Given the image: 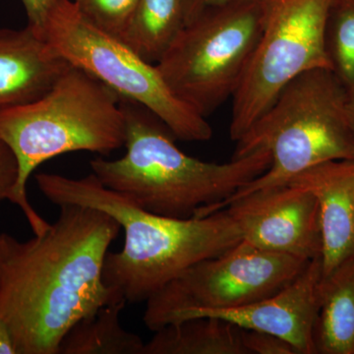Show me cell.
Instances as JSON below:
<instances>
[{"label": "cell", "instance_id": "obj_7", "mask_svg": "<svg viewBox=\"0 0 354 354\" xmlns=\"http://www.w3.org/2000/svg\"><path fill=\"white\" fill-rule=\"evenodd\" d=\"M41 37L72 66L95 77L120 97L152 111L176 139L204 142L213 137L206 118L171 92L157 65L140 57L120 39L91 24L73 1L53 2Z\"/></svg>", "mask_w": 354, "mask_h": 354}, {"label": "cell", "instance_id": "obj_5", "mask_svg": "<svg viewBox=\"0 0 354 354\" xmlns=\"http://www.w3.org/2000/svg\"><path fill=\"white\" fill-rule=\"evenodd\" d=\"M232 158L257 151L271 156L269 169L207 212L221 211L253 191L285 185L330 160H354L349 93L330 69L309 70L291 80L237 140Z\"/></svg>", "mask_w": 354, "mask_h": 354}, {"label": "cell", "instance_id": "obj_22", "mask_svg": "<svg viewBox=\"0 0 354 354\" xmlns=\"http://www.w3.org/2000/svg\"><path fill=\"white\" fill-rule=\"evenodd\" d=\"M55 0H22L28 16V26L41 37L46 14Z\"/></svg>", "mask_w": 354, "mask_h": 354}, {"label": "cell", "instance_id": "obj_15", "mask_svg": "<svg viewBox=\"0 0 354 354\" xmlns=\"http://www.w3.org/2000/svg\"><path fill=\"white\" fill-rule=\"evenodd\" d=\"M143 354H247L241 329L214 317L167 325L145 342Z\"/></svg>", "mask_w": 354, "mask_h": 354}, {"label": "cell", "instance_id": "obj_24", "mask_svg": "<svg viewBox=\"0 0 354 354\" xmlns=\"http://www.w3.org/2000/svg\"><path fill=\"white\" fill-rule=\"evenodd\" d=\"M0 354H18L12 332L6 321L0 318Z\"/></svg>", "mask_w": 354, "mask_h": 354}, {"label": "cell", "instance_id": "obj_8", "mask_svg": "<svg viewBox=\"0 0 354 354\" xmlns=\"http://www.w3.org/2000/svg\"><path fill=\"white\" fill-rule=\"evenodd\" d=\"M309 261L243 241L200 261L147 299L143 320L156 332L205 312L253 304L290 285Z\"/></svg>", "mask_w": 354, "mask_h": 354}, {"label": "cell", "instance_id": "obj_2", "mask_svg": "<svg viewBox=\"0 0 354 354\" xmlns=\"http://www.w3.org/2000/svg\"><path fill=\"white\" fill-rule=\"evenodd\" d=\"M35 179L53 204L100 209L120 223L124 244L118 252L106 254L102 281L127 304L146 302L191 266L242 241L239 225L225 209L202 218H171L140 208L93 172L82 178L41 172Z\"/></svg>", "mask_w": 354, "mask_h": 354}, {"label": "cell", "instance_id": "obj_9", "mask_svg": "<svg viewBox=\"0 0 354 354\" xmlns=\"http://www.w3.org/2000/svg\"><path fill=\"white\" fill-rule=\"evenodd\" d=\"M259 39L232 97L230 136L237 141L281 90L309 70L330 69L326 26L333 0H258Z\"/></svg>", "mask_w": 354, "mask_h": 354}, {"label": "cell", "instance_id": "obj_1", "mask_svg": "<svg viewBox=\"0 0 354 354\" xmlns=\"http://www.w3.org/2000/svg\"><path fill=\"white\" fill-rule=\"evenodd\" d=\"M59 207L57 220L43 234L20 241L0 234V318L10 328L18 354H58L75 324L123 301L102 281L120 223L90 207Z\"/></svg>", "mask_w": 354, "mask_h": 354}, {"label": "cell", "instance_id": "obj_10", "mask_svg": "<svg viewBox=\"0 0 354 354\" xmlns=\"http://www.w3.org/2000/svg\"><path fill=\"white\" fill-rule=\"evenodd\" d=\"M225 209L253 246L305 261L322 255L318 202L304 187L288 183L253 191Z\"/></svg>", "mask_w": 354, "mask_h": 354}, {"label": "cell", "instance_id": "obj_12", "mask_svg": "<svg viewBox=\"0 0 354 354\" xmlns=\"http://www.w3.org/2000/svg\"><path fill=\"white\" fill-rule=\"evenodd\" d=\"M318 202L322 278L354 255V160H330L291 179Z\"/></svg>", "mask_w": 354, "mask_h": 354}, {"label": "cell", "instance_id": "obj_4", "mask_svg": "<svg viewBox=\"0 0 354 354\" xmlns=\"http://www.w3.org/2000/svg\"><path fill=\"white\" fill-rule=\"evenodd\" d=\"M125 138L120 95L72 65L39 99L0 113V140L12 150L19 169L11 202L22 209L35 235L50 225L27 197L26 187L35 169L64 153L108 156L124 147Z\"/></svg>", "mask_w": 354, "mask_h": 354}, {"label": "cell", "instance_id": "obj_25", "mask_svg": "<svg viewBox=\"0 0 354 354\" xmlns=\"http://www.w3.org/2000/svg\"><path fill=\"white\" fill-rule=\"evenodd\" d=\"M349 93V111H351V122L354 130V90Z\"/></svg>", "mask_w": 354, "mask_h": 354}, {"label": "cell", "instance_id": "obj_18", "mask_svg": "<svg viewBox=\"0 0 354 354\" xmlns=\"http://www.w3.org/2000/svg\"><path fill=\"white\" fill-rule=\"evenodd\" d=\"M325 41L330 70L351 92L354 90V0H333Z\"/></svg>", "mask_w": 354, "mask_h": 354}, {"label": "cell", "instance_id": "obj_19", "mask_svg": "<svg viewBox=\"0 0 354 354\" xmlns=\"http://www.w3.org/2000/svg\"><path fill=\"white\" fill-rule=\"evenodd\" d=\"M77 10L91 24L120 39L139 0H74Z\"/></svg>", "mask_w": 354, "mask_h": 354}, {"label": "cell", "instance_id": "obj_16", "mask_svg": "<svg viewBox=\"0 0 354 354\" xmlns=\"http://www.w3.org/2000/svg\"><path fill=\"white\" fill-rule=\"evenodd\" d=\"M185 24V0H139L120 39L157 64Z\"/></svg>", "mask_w": 354, "mask_h": 354}, {"label": "cell", "instance_id": "obj_6", "mask_svg": "<svg viewBox=\"0 0 354 354\" xmlns=\"http://www.w3.org/2000/svg\"><path fill=\"white\" fill-rule=\"evenodd\" d=\"M261 29L258 0L208 9L184 26L156 65L171 92L206 118L234 97Z\"/></svg>", "mask_w": 354, "mask_h": 354}, {"label": "cell", "instance_id": "obj_11", "mask_svg": "<svg viewBox=\"0 0 354 354\" xmlns=\"http://www.w3.org/2000/svg\"><path fill=\"white\" fill-rule=\"evenodd\" d=\"M322 279L321 257L309 261L304 271L271 297L234 308L205 312L244 330L281 337L299 354H317L314 330L319 310V286Z\"/></svg>", "mask_w": 354, "mask_h": 354}, {"label": "cell", "instance_id": "obj_21", "mask_svg": "<svg viewBox=\"0 0 354 354\" xmlns=\"http://www.w3.org/2000/svg\"><path fill=\"white\" fill-rule=\"evenodd\" d=\"M18 174L17 158L12 150L0 140V204L4 200H12Z\"/></svg>", "mask_w": 354, "mask_h": 354}, {"label": "cell", "instance_id": "obj_14", "mask_svg": "<svg viewBox=\"0 0 354 354\" xmlns=\"http://www.w3.org/2000/svg\"><path fill=\"white\" fill-rule=\"evenodd\" d=\"M316 353L354 354V255L321 279Z\"/></svg>", "mask_w": 354, "mask_h": 354}, {"label": "cell", "instance_id": "obj_13", "mask_svg": "<svg viewBox=\"0 0 354 354\" xmlns=\"http://www.w3.org/2000/svg\"><path fill=\"white\" fill-rule=\"evenodd\" d=\"M70 66L29 26L0 29V113L39 99Z\"/></svg>", "mask_w": 354, "mask_h": 354}, {"label": "cell", "instance_id": "obj_3", "mask_svg": "<svg viewBox=\"0 0 354 354\" xmlns=\"http://www.w3.org/2000/svg\"><path fill=\"white\" fill-rule=\"evenodd\" d=\"M127 121V153L118 160L97 158L93 174L140 208L176 218H202L264 174L271 156L257 151L225 164L204 162L186 155L176 137L152 111L120 97Z\"/></svg>", "mask_w": 354, "mask_h": 354}, {"label": "cell", "instance_id": "obj_23", "mask_svg": "<svg viewBox=\"0 0 354 354\" xmlns=\"http://www.w3.org/2000/svg\"><path fill=\"white\" fill-rule=\"evenodd\" d=\"M234 1H236V0H185L186 24L194 20L200 14L208 9L225 6V4Z\"/></svg>", "mask_w": 354, "mask_h": 354}, {"label": "cell", "instance_id": "obj_20", "mask_svg": "<svg viewBox=\"0 0 354 354\" xmlns=\"http://www.w3.org/2000/svg\"><path fill=\"white\" fill-rule=\"evenodd\" d=\"M241 337L247 354H299L290 342L267 333L241 329Z\"/></svg>", "mask_w": 354, "mask_h": 354}, {"label": "cell", "instance_id": "obj_17", "mask_svg": "<svg viewBox=\"0 0 354 354\" xmlns=\"http://www.w3.org/2000/svg\"><path fill=\"white\" fill-rule=\"evenodd\" d=\"M127 302H111L75 324L64 335L58 354H143L145 342L122 327Z\"/></svg>", "mask_w": 354, "mask_h": 354}]
</instances>
